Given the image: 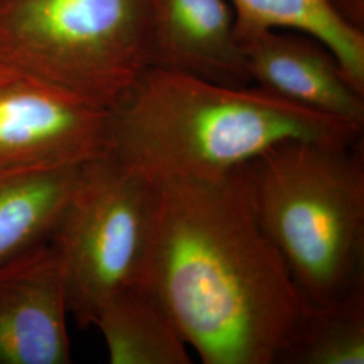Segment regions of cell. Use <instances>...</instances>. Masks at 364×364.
<instances>
[{"mask_svg": "<svg viewBox=\"0 0 364 364\" xmlns=\"http://www.w3.org/2000/svg\"><path fill=\"white\" fill-rule=\"evenodd\" d=\"M93 326L103 335L109 363H192L169 313L142 284L107 302Z\"/></svg>", "mask_w": 364, "mask_h": 364, "instance_id": "7c38bea8", "label": "cell"}, {"mask_svg": "<svg viewBox=\"0 0 364 364\" xmlns=\"http://www.w3.org/2000/svg\"><path fill=\"white\" fill-rule=\"evenodd\" d=\"M248 77L264 91L314 112L364 124V95L317 41L281 30L240 37Z\"/></svg>", "mask_w": 364, "mask_h": 364, "instance_id": "ba28073f", "label": "cell"}, {"mask_svg": "<svg viewBox=\"0 0 364 364\" xmlns=\"http://www.w3.org/2000/svg\"><path fill=\"white\" fill-rule=\"evenodd\" d=\"M263 230L301 294L320 305L364 285V156L291 139L243 165Z\"/></svg>", "mask_w": 364, "mask_h": 364, "instance_id": "3957f363", "label": "cell"}, {"mask_svg": "<svg viewBox=\"0 0 364 364\" xmlns=\"http://www.w3.org/2000/svg\"><path fill=\"white\" fill-rule=\"evenodd\" d=\"M362 126L264 91L150 66L109 109L107 156L158 186L218 180L274 144H362Z\"/></svg>", "mask_w": 364, "mask_h": 364, "instance_id": "7a4b0ae2", "label": "cell"}, {"mask_svg": "<svg viewBox=\"0 0 364 364\" xmlns=\"http://www.w3.org/2000/svg\"><path fill=\"white\" fill-rule=\"evenodd\" d=\"M156 188L107 154L81 166L49 242L80 328L93 326L107 302L142 284Z\"/></svg>", "mask_w": 364, "mask_h": 364, "instance_id": "5b68a950", "label": "cell"}, {"mask_svg": "<svg viewBox=\"0 0 364 364\" xmlns=\"http://www.w3.org/2000/svg\"><path fill=\"white\" fill-rule=\"evenodd\" d=\"M154 0H0V63L112 109L151 66Z\"/></svg>", "mask_w": 364, "mask_h": 364, "instance_id": "277c9868", "label": "cell"}, {"mask_svg": "<svg viewBox=\"0 0 364 364\" xmlns=\"http://www.w3.org/2000/svg\"><path fill=\"white\" fill-rule=\"evenodd\" d=\"M63 270L46 245L0 267V364L70 363Z\"/></svg>", "mask_w": 364, "mask_h": 364, "instance_id": "52a82bcc", "label": "cell"}, {"mask_svg": "<svg viewBox=\"0 0 364 364\" xmlns=\"http://www.w3.org/2000/svg\"><path fill=\"white\" fill-rule=\"evenodd\" d=\"M81 166L0 169V267L49 245Z\"/></svg>", "mask_w": 364, "mask_h": 364, "instance_id": "30bf717a", "label": "cell"}, {"mask_svg": "<svg viewBox=\"0 0 364 364\" xmlns=\"http://www.w3.org/2000/svg\"><path fill=\"white\" fill-rule=\"evenodd\" d=\"M364 285L341 299L309 304L284 364H363Z\"/></svg>", "mask_w": 364, "mask_h": 364, "instance_id": "4fadbf2b", "label": "cell"}, {"mask_svg": "<svg viewBox=\"0 0 364 364\" xmlns=\"http://www.w3.org/2000/svg\"><path fill=\"white\" fill-rule=\"evenodd\" d=\"M142 285L205 364H284L309 305L260 224L243 166L156 186Z\"/></svg>", "mask_w": 364, "mask_h": 364, "instance_id": "6da1fadb", "label": "cell"}, {"mask_svg": "<svg viewBox=\"0 0 364 364\" xmlns=\"http://www.w3.org/2000/svg\"><path fill=\"white\" fill-rule=\"evenodd\" d=\"M239 37L287 30L317 41L364 95V36L332 0H230Z\"/></svg>", "mask_w": 364, "mask_h": 364, "instance_id": "8fae6325", "label": "cell"}, {"mask_svg": "<svg viewBox=\"0 0 364 364\" xmlns=\"http://www.w3.org/2000/svg\"><path fill=\"white\" fill-rule=\"evenodd\" d=\"M151 66L224 85H251L227 0H154Z\"/></svg>", "mask_w": 364, "mask_h": 364, "instance_id": "9c48e42d", "label": "cell"}, {"mask_svg": "<svg viewBox=\"0 0 364 364\" xmlns=\"http://www.w3.org/2000/svg\"><path fill=\"white\" fill-rule=\"evenodd\" d=\"M109 111L0 63V169L80 166L105 156Z\"/></svg>", "mask_w": 364, "mask_h": 364, "instance_id": "8992f818", "label": "cell"}]
</instances>
